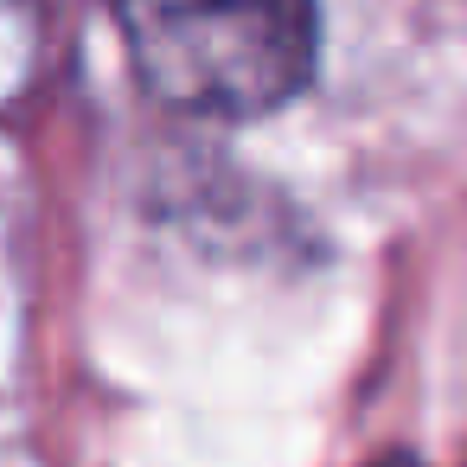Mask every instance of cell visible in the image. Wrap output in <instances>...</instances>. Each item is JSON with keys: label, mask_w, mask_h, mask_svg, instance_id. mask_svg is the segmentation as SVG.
<instances>
[{"label": "cell", "mask_w": 467, "mask_h": 467, "mask_svg": "<svg viewBox=\"0 0 467 467\" xmlns=\"http://www.w3.org/2000/svg\"><path fill=\"white\" fill-rule=\"evenodd\" d=\"M135 78L186 116L250 122L314 78V0H116Z\"/></svg>", "instance_id": "1"}]
</instances>
